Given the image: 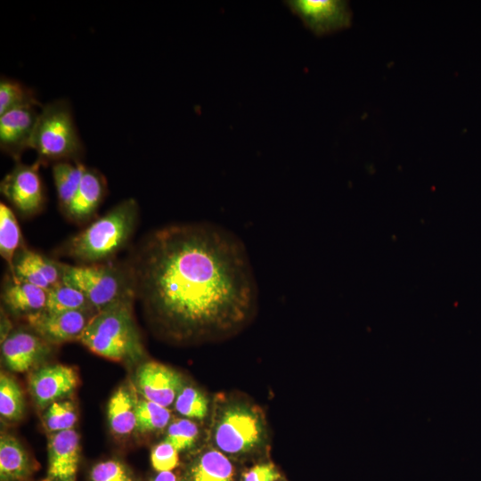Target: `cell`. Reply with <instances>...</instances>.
Masks as SVG:
<instances>
[{"label": "cell", "mask_w": 481, "mask_h": 481, "mask_svg": "<svg viewBox=\"0 0 481 481\" xmlns=\"http://www.w3.org/2000/svg\"><path fill=\"white\" fill-rule=\"evenodd\" d=\"M135 294L176 339L221 338L253 317L258 285L243 241L210 222L150 232L126 262Z\"/></svg>", "instance_id": "obj_1"}, {"label": "cell", "mask_w": 481, "mask_h": 481, "mask_svg": "<svg viewBox=\"0 0 481 481\" xmlns=\"http://www.w3.org/2000/svg\"><path fill=\"white\" fill-rule=\"evenodd\" d=\"M139 220V205L128 198L114 206L62 246V254L79 265L110 262L127 246Z\"/></svg>", "instance_id": "obj_2"}, {"label": "cell", "mask_w": 481, "mask_h": 481, "mask_svg": "<svg viewBox=\"0 0 481 481\" xmlns=\"http://www.w3.org/2000/svg\"><path fill=\"white\" fill-rule=\"evenodd\" d=\"M134 298L118 301L96 312L79 341L89 350L113 361H136L143 355L133 315Z\"/></svg>", "instance_id": "obj_3"}, {"label": "cell", "mask_w": 481, "mask_h": 481, "mask_svg": "<svg viewBox=\"0 0 481 481\" xmlns=\"http://www.w3.org/2000/svg\"><path fill=\"white\" fill-rule=\"evenodd\" d=\"M211 425V441L229 458L254 453L265 441L261 411L239 399H225L216 404Z\"/></svg>", "instance_id": "obj_4"}, {"label": "cell", "mask_w": 481, "mask_h": 481, "mask_svg": "<svg viewBox=\"0 0 481 481\" xmlns=\"http://www.w3.org/2000/svg\"><path fill=\"white\" fill-rule=\"evenodd\" d=\"M41 164L80 161L84 143L67 99H57L41 108L31 141Z\"/></svg>", "instance_id": "obj_5"}, {"label": "cell", "mask_w": 481, "mask_h": 481, "mask_svg": "<svg viewBox=\"0 0 481 481\" xmlns=\"http://www.w3.org/2000/svg\"><path fill=\"white\" fill-rule=\"evenodd\" d=\"M62 281L82 291L95 312L118 301L135 298L134 279L127 263L64 264Z\"/></svg>", "instance_id": "obj_6"}, {"label": "cell", "mask_w": 481, "mask_h": 481, "mask_svg": "<svg viewBox=\"0 0 481 481\" xmlns=\"http://www.w3.org/2000/svg\"><path fill=\"white\" fill-rule=\"evenodd\" d=\"M284 4L316 37L331 35L348 29L353 13L343 0H287Z\"/></svg>", "instance_id": "obj_7"}, {"label": "cell", "mask_w": 481, "mask_h": 481, "mask_svg": "<svg viewBox=\"0 0 481 481\" xmlns=\"http://www.w3.org/2000/svg\"><path fill=\"white\" fill-rule=\"evenodd\" d=\"M40 165L37 160L31 165L18 161L0 183L2 194L24 216L37 213L45 202Z\"/></svg>", "instance_id": "obj_8"}, {"label": "cell", "mask_w": 481, "mask_h": 481, "mask_svg": "<svg viewBox=\"0 0 481 481\" xmlns=\"http://www.w3.org/2000/svg\"><path fill=\"white\" fill-rule=\"evenodd\" d=\"M95 313L93 310L50 312L44 309L25 318L33 331L44 340L60 344L78 340Z\"/></svg>", "instance_id": "obj_9"}, {"label": "cell", "mask_w": 481, "mask_h": 481, "mask_svg": "<svg viewBox=\"0 0 481 481\" xmlns=\"http://www.w3.org/2000/svg\"><path fill=\"white\" fill-rule=\"evenodd\" d=\"M135 384L143 398L167 408L175 403L183 387L176 371L157 362H147L138 367Z\"/></svg>", "instance_id": "obj_10"}, {"label": "cell", "mask_w": 481, "mask_h": 481, "mask_svg": "<svg viewBox=\"0 0 481 481\" xmlns=\"http://www.w3.org/2000/svg\"><path fill=\"white\" fill-rule=\"evenodd\" d=\"M77 376L74 369L62 364L43 366L29 377V388L40 408L69 395L77 387Z\"/></svg>", "instance_id": "obj_11"}, {"label": "cell", "mask_w": 481, "mask_h": 481, "mask_svg": "<svg viewBox=\"0 0 481 481\" xmlns=\"http://www.w3.org/2000/svg\"><path fill=\"white\" fill-rule=\"evenodd\" d=\"M37 107L15 109L0 115V148L17 162L31 146L38 118Z\"/></svg>", "instance_id": "obj_12"}, {"label": "cell", "mask_w": 481, "mask_h": 481, "mask_svg": "<svg viewBox=\"0 0 481 481\" xmlns=\"http://www.w3.org/2000/svg\"><path fill=\"white\" fill-rule=\"evenodd\" d=\"M64 264L46 257L23 246L15 254L11 277L45 290L62 281Z\"/></svg>", "instance_id": "obj_13"}, {"label": "cell", "mask_w": 481, "mask_h": 481, "mask_svg": "<svg viewBox=\"0 0 481 481\" xmlns=\"http://www.w3.org/2000/svg\"><path fill=\"white\" fill-rule=\"evenodd\" d=\"M80 459L79 436L69 429L52 433L48 441L50 481H74Z\"/></svg>", "instance_id": "obj_14"}, {"label": "cell", "mask_w": 481, "mask_h": 481, "mask_svg": "<svg viewBox=\"0 0 481 481\" xmlns=\"http://www.w3.org/2000/svg\"><path fill=\"white\" fill-rule=\"evenodd\" d=\"M48 344L35 332L12 331L2 342L4 362L10 370L24 372L48 354Z\"/></svg>", "instance_id": "obj_15"}, {"label": "cell", "mask_w": 481, "mask_h": 481, "mask_svg": "<svg viewBox=\"0 0 481 481\" xmlns=\"http://www.w3.org/2000/svg\"><path fill=\"white\" fill-rule=\"evenodd\" d=\"M182 481H236V470L231 458L212 446L192 457Z\"/></svg>", "instance_id": "obj_16"}, {"label": "cell", "mask_w": 481, "mask_h": 481, "mask_svg": "<svg viewBox=\"0 0 481 481\" xmlns=\"http://www.w3.org/2000/svg\"><path fill=\"white\" fill-rule=\"evenodd\" d=\"M106 192L104 175L95 168L86 167L79 187L66 212L67 216L76 222L87 220L94 214Z\"/></svg>", "instance_id": "obj_17"}, {"label": "cell", "mask_w": 481, "mask_h": 481, "mask_svg": "<svg viewBox=\"0 0 481 481\" xmlns=\"http://www.w3.org/2000/svg\"><path fill=\"white\" fill-rule=\"evenodd\" d=\"M2 299L12 313L26 317L45 308L47 290L10 277L4 284Z\"/></svg>", "instance_id": "obj_18"}, {"label": "cell", "mask_w": 481, "mask_h": 481, "mask_svg": "<svg viewBox=\"0 0 481 481\" xmlns=\"http://www.w3.org/2000/svg\"><path fill=\"white\" fill-rule=\"evenodd\" d=\"M32 463L21 444L12 436L2 434L0 438L1 481H23L32 472Z\"/></svg>", "instance_id": "obj_19"}, {"label": "cell", "mask_w": 481, "mask_h": 481, "mask_svg": "<svg viewBox=\"0 0 481 481\" xmlns=\"http://www.w3.org/2000/svg\"><path fill=\"white\" fill-rule=\"evenodd\" d=\"M108 419L111 430L126 436L136 428V395L128 388L119 387L108 405Z\"/></svg>", "instance_id": "obj_20"}, {"label": "cell", "mask_w": 481, "mask_h": 481, "mask_svg": "<svg viewBox=\"0 0 481 481\" xmlns=\"http://www.w3.org/2000/svg\"><path fill=\"white\" fill-rule=\"evenodd\" d=\"M86 166L81 161L53 163L52 172L59 205L66 214L79 187Z\"/></svg>", "instance_id": "obj_21"}, {"label": "cell", "mask_w": 481, "mask_h": 481, "mask_svg": "<svg viewBox=\"0 0 481 481\" xmlns=\"http://www.w3.org/2000/svg\"><path fill=\"white\" fill-rule=\"evenodd\" d=\"M43 107L35 91L22 82L1 76L0 78V115L23 107Z\"/></svg>", "instance_id": "obj_22"}, {"label": "cell", "mask_w": 481, "mask_h": 481, "mask_svg": "<svg viewBox=\"0 0 481 481\" xmlns=\"http://www.w3.org/2000/svg\"><path fill=\"white\" fill-rule=\"evenodd\" d=\"M45 310L50 312L73 310L94 311L82 291L63 281L47 291V301Z\"/></svg>", "instance_id": "obj_23"}, {"label": "cell", "mask_w": 481, "mask_h": 481, "mask_svg": "<svg viewBox=\"0 0 481 481\" xmlns=\"http://www.w3.org/2000/svg\"><path fill=\"white\" fill-rule=\"evenodd\" d=\"M21 233L13 211L4 203H0V254L12 269L13 259L20 249Z\"/></svg>", "instance_id": "obj_24"}, {"label": "cell", "mask_w": 481, "mask_h": 481, "mask_svg": "<svg viewBox=\"0 0 481 481\" xmlns=\"http://www.w3.org/2000/svg\"><path fill=\"white\" fill-rule=\"evenodd\" d=\"M25 404L18 383L4 373L0 376V414L8 421H18L24 414Z\"/></svg>", "instance_id": "obj_25"}, {"label": "cell", "mask_w": 481, "mask_h": 481, "mask_svg": "<svg viewBox=\"0 0 481 481\" xmlns=\"http://www.w3.org/2000/svg\"><path fill=\"white\" fill-rule=\"evenodd\" d=\"M171 412L162 405L136 396V428L140 432L159 431L170 422Z\"/></svg>", "instance_id": "obj_26"}, {"label": "cell", "mask_w": 481, "mask_h": 481, "mask_svg": "<svg viewBox=\"0 0 481 481\" xmlns=\"http://www.w3.org/2000/svg\"><path fill=\"white\" fill-rule=\"evenodd\" d=\"M175 411L187 418L204 419L208 412V400L193 387H183L175 401Z\"/></svg>", "instance_id": "obj_27"}, {"label": "cell", "mask_w": 481, "mask_h": 481, "mask_svg": "<svg viewBox=\"0 0 481 481\" xmlns=\"http://www.w3.org/2000/svg\"><path fill=\"white\" fill-rule=\"evenodd\" d=\"M76 421L77 412L69 401L53 402L44 414L45 426L52 433L72 429Z\"/></svg>", "instance_id": "obj_28"}, {"label": "cell", "mask_w": 481, "mask_h": 481, "mask_svg": "<svg viewBox=\"0 0 481 481\" xmlns=\"http://www.w3.org/2000/svg\"><path fill=\"white\" fill-rule=\"evenodd\" d=\"M199 436V428L188 419H178L168 425L165 441L178 452L191 448Z\"/></svg>", "instance_id": "obj_29"}, {"label": "cell", "mask_w": 481, "mask_h": 481, "mask_svg": "<svg viewBox=\"0 0 481 481\" xmlns=\"http://www.w3.org/2000/svg\"><path fill=\"white\" fill-rule=\"evenodd\" d=\"M90 476L92 481H135L126 466L115 460L96 464Z\"/></svg>", "instance_id": "obj_30"}, {"label": "cell", "mask_w": 481, "mask_h": 481, "mask_svg": "<svg viewBox=\"0 0 481 481\" xmlns=\"http://www.w3.org/2000/svg\"><path fill=\"white\" fill-rule=\"evenodd\" d=\"M151 461L157 471H171L178 465V451L164 440L152 449Z\"/></svg>", "instance_id": "obj_31"}, {"label": "cell", "mask_w": 481, "mask_h": 481, "mask_svg": "<svg viewBox=\"0 0 481 481\" xmlns=\"http://www.w3.org/2000/svg\"><path fill=\"white\" fill-rule=\"evenodd\" d=\"M280 477L281 474L273 463L263 462L246 470L241 476V481H277Z\"/></svg>", "instance_id": "obj_32"}, {"label": "cell", "mask_w": 481, "mask_h": 481, "mask_svg": "<svg viewBox=\"0 0 481 481\" xmlns=\"http://www.w3.org/2000/svg\"><path fill=\"white\" fill-rule=\"evenodd\" d=\"M152 481H178V479L172 471H159Z\"/></svg>", "instance_id": "obj_33"}, {"label": "cell", "mask_w": 481, "mask_h": 481, "mask_svg": "<svg viewBox=\"0 0 481 481\" xmlns=\"http://www.w3.org/2000/svg\"><path fill=\"white\" fill-rule=\"evenodd\" d=\"M41 481H50V480L48 478H46V479H44V480H41Z\"/></svg>", "instance_id": "obj_34"}]
</instances>
